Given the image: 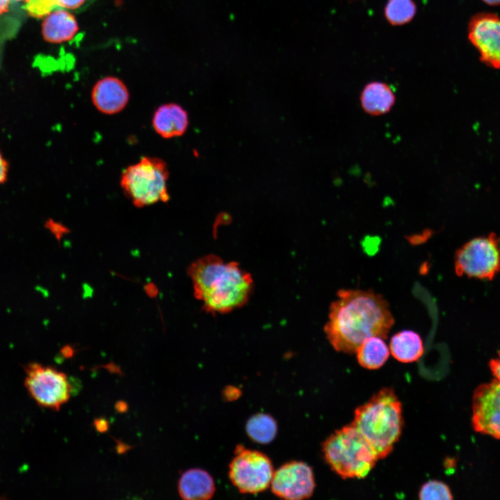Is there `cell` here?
Segmentation results:
<instances>
[{"label": "cell", "instance_id": "obj_19", "mask_svg": "<svg viewBox=\"0 0 500 500\" xmlns=\"http://www.w3.org/2000/svg\"><path fill=\"white\" fill-rule=\"evenodd\" d=\"M246 432L249 438L256 443L266 444L276 437L278 426L271 415L258 413L251 416L246 424Z\"/></svg>", "mask_w": 500, "mask_h": 500}, {"label": "cell", "instance_id": "obj_24", "mask_svg": "<svg viewBox=\"0 0 500 500\" xmlns=\"http://www.w3.org/2000/svg\"><path fill=\"white\" fill-rule=\"evenodd\" d=\"M8 163L0 151V184L6 182L8 178Z\"/></svg>", "mask_w": 500, "mask_h": 500}, {"label": "cell", "instance_id": "obj_20", "mask_svg": "<svg viewBox=\"0 0 500 500\" xmlns=\"http://www.w3.org/2000/svg\"><path fill=\"white\" fill-rule=\"evenodd\" d=\"M417 8L413 0H388L384 14L388 22L393 26L410 22L415 17Z\"/></svg>", "mask_w": 500, "mask_h": 500}, {"label": "cell", "instance_id": "obj_10", "mask_svg": "<svg viewBox=\"0 0 500 500\" xmlns=\"http://www.w3.org/2000/svg\"><path fill=\"white\" fill-rule=\"evenodd\" d=\"M468 39L487 66L500 69V17L481 12L473 16L468 24Z\"/></svg>", "mask_w": 500, "mask_h": 500}, {"label": "cell", "instance_id": "obj_27", "mask_svg": "<svg viewBox=\"0 0 500 500\" xmlns=\"http://www.w3.org/2000/svg\"><path fill=\"white\" fill-rule=\"evenodd\" d=\"M10 4V0H0V15L8 10Z\"/></svg>", "mask_w": 500, "mask_h": 500}, {"label": "cell", "instance_id": "obj_1", "mask_svg": "<svg viewBox=\"0 0 500 500\" xmlns=\"http://www.w3.org/2000/svg\"><path fill=\"white\" fill-rule=\"evenodd\" d=\"M337 297L329 307L328 320L324 327L335 350L354 353L372 337L387 338L394 319L382 295L372 290L341 289Z\"/></svg>", "mask_w": 500, "mask_h": 500}, {"label": "cell", "instance_id": "obj_17", "mask_svg": "<svg viewBox=\"0 0 500 500\" xmlns=\"http://www.w3.org/2000/svg\"><path fill=\"white\" fill-rule=\"evenodd\" d=\"M390 351L392 356L404 363L418 360L424 353V344L420 335L410 330L399 331L392 336Z\"/></svg>", "mask_w": 500, "mask_h": 500}, {"label": "cell", "instance_id": "obj_7", "mask_svg": "<svg viewBox=\"0 0 500 500\" xmlns=\"http://www.w3.org/2000/svg\"><path fill=\"white\" fill-rule=\"evenodd\" d=\"M274 472L273 465L267 455L238 445L229 464L228 476L240 492L256 494L270 486Z\"/></svg>", "mask_w": 500, "mask_h": 500}, {"label": "cell", "instance_id": "obj_6", "mask_svg": "<svg viewBox=\"0 0 500 500\" xmlns=\"http://www.w3.org/2000/svg\"><path fill=\"white\" fill-rule=\"evenodd\" d=\"M499 241L494 233L468 241L456 253V274L492 280L500 272Z\"/></svg>", "mask_w": 500, "mask_h": 500}, {"label": "cell", "instance_id": "obj_13", "mask_svg": "<svg viewBox=\"0 0 500 500\" xmlns=\"http://www.w3.org/2000/svg\"><path fill=\"white\" fill-rule=\"evenodd\" d=\"M189 124L187 112L179 105L167 103L159 106L152 118L156 132L163 138L182 135Z\"/></svg>", "mask_w": 500, "mask_h": 500}, {"label": "cell", "instance_id": "obj_21", "mask_svg": "<svg viewBox=\"0 0 500 500\" xmlns=\"http://www.w3.org/2000/svg\"><path fill=\"white\" fill-rule=\"evenodd\" d=\"M418 496L420 500H451L453 498L449 487L438 480H431L424 483Z\"/></svg>", "mask_w": 500, "mask_h": 500}, {"label": "cell", "instance_id": "obj_11", "mask_svg": "<svg viewBox=\"0 0 500 500\" xmlns=\"http://www.w3.org/2000/svg\"><path fill=\"white\" fill-rule=\"evenodd\" d=\"M472 426L475 431L500 439V381L480 385L472 397Z\"/></svg>", "mask_w": 500, "mask_h": 500}, {"label": "cell", "instance_id": "obj_23", "mask_svg": "<svg viewBox=\"0 0 500 500\" xmlns=\"http://www.w3.org/2000/svg\"><path fill=\"white\" fill-rule=\"evenodd\" d=\"M57 9H76L85 4L88 0H54Z\"/></svg>", "mask_w": 500, "mask_h": 500}, {"label": "cell", "instance_id": "obj_8", "mask_svg": "<svg viewBox=\"0 0 500 500\" xmlns=\"http://www.w3.org/2000/svg\"><path fill=\"white\" fill-rule=\"evenodd\" d=\"M24 385L38 406L53 410H59L72 394V387L66 374L37 362L25 367Z\"/></svg>", "mask_w": 500, "mask_h": 500}, {"label": "cell", "instance_id": "obj_16", "mask_svg": "<svg viewBox=\"0 0 500 500\" xmlns=\"http://www.w3.org/2000/svg\"><path fill=\"white\" fill-rule=\"evenodd\" d=\"M78 31L74 17L65 9L58 8L48 15L42 24L44 38L52 43H60L72 39Z\"/></svg>", "mask_w": 500, "mask_h": 500}, {"label": "cell", "instance_id": "obj_12", "mask_svg": "<svg viewBox=\"0 0 500 500\" xmlns=\"http://www.w3.org/2000/svg\"><path fill=\"white\" fill-rule=\"evenodd\" d=\"M91 97L94 106L99 111L106 115H114L126 107L129 94L126 86L121 80L115 77H106L95 84Z\"/></svg>", "mask_w": 500, "mask_h": 500}, {"label": "cell", "instance_id": "obj_22", "mask_svg": "<svg viewBox=\"0 0 500 500\" xmlns=\"http://www.w3.org/2000/svg\"><path fill=\"white\" fill-rule=\"evenodd\" d=\"M28 13L33 17H43L57 9L54 0H28L25 5Z\"/></svg>", "mask_w": 500, "mask_h": 500}, {"label": "cell", "instance_id": "obj_5", "mask_svg": "<svg viewBox=\"0 0 500 500\" xmlns=\"http://www.w3.org/2000/svg\"><path fill=\"white\" fill-rule=\"evenodd\" d=\"M168 178V168L164 160L145 156L123 171L120 185L133 204L141 208L169 199Z\"/></svg>", "mask_w": 500, "mask_h": 500}, {"label": "cell", "instance_id": "obj_9", "mask_svg": "<svg viewBox=\"0 0 500 500\" xmlns=\"http://www.w3.org/2000/svg\"><path fill=\"white\" fill-rule=\"evenodd\" d=\"M270 487L272 493L281 499H308L315 488L313 471L304 462H288L274 471Z\"/></svg>", "mask_w": 500, "mask_h": 500}, {"label": "cell", "instance_id": "obj_26", "mask_svg": "<svg viewBox=\"0 0 500 500\" xmlns=\"http://www.w3.org/2000/svg\"><path fill=\"white\" fill-rule=\"evenodd\" d=\"M96 428L99 432L106 431L108 429V422L103 419H98L94 422Z\"/></svg>", "mask_w": 500, "mask_h": 500}, {"label": "cell", "instance_id": "obj_2", "mask_svg": "<svg viewBox=\"0 0 500 500\" xmlns=\"http://www.w3.org/2000/svg\"><path fill=\"white\" fill-rule=\"evenodd\" d=\"M194 297L206 312L224 314L243 306L249 299L253 282L236 262L215 255L203 256L189 267Z\"/></svg>", "mask_w": 500, "mask_h": 500}, {"label": "cell", "instance_id": "obj_14", "mask_svg": "<svg viewBox=\"0 0 500 500\" xmlns=\"http://www.w3.org/2000/svg\"><path fill=\"white\" fill-rule=\"evenodd\" d=\"M180 497L185 500H208L215 491V482L206 471L194 468L182 474L178 483Z\"/></svg>", "mask_w": 500, "mask_h": 500}, {"label": "cell", "instance_id": "obj_15", "mask_svg": "<svg viewBox=\"0 0 500 500\" xmlns=\"http://www.w3.org/2000/svg\"><path fill=\"white\" fill-rule=\"evenodd\" d=\"M362 110L369 115L379 116L388 112L395 103V94L385 83L372 81L367 83L360 94Z\"/></svg>", "mask_w": 500, "mask_h": 500}, {"label": "cell", "instance_id": "obj_28", "mask_svg": "<svg viewBox=\"0 0 500 500\" xmlns=\"http://www.w3.org/2000/svg\"><path fill=\"white\" fill-rule=\"evenodd\" d=\"M483 2L490 6H499L500 5V0H482Z\"/></svg>", "mask_w": 500, "mask_h": 500}, {"label": "cell", "instance_id": "obj_4", "mask_svg": "<svg viewBox=\"0 0 500 500\" xmlns=\"http://www.w3.org/2000/svg\"><path fill=\"white\" fill-rule=\"evenodd\" d=\"M322 447L325 461L343 479L366 477L379 460L374 448L352 423L331 433Z\"/></svg>", "mask_w": 500, "mask_h": 500}, {"label": "cell", "instance_id": "obj_25", "mask_svg": "<svg viewBox=\"0 0 500 500\" xmlns=\"http://www.w3.org/2000/svg\"><path fill=\"white\" fill-rule=\"evenodd\" d=\"M498 358L492 359L490 362V369L496 378L497 380L500 381V351L498 353Z\"/></svg>", "mask_w": 500, "mask_h": 500}, {"label": "cell", "instance_id": "obj_3", "mask_svg": "<svg viewBox=\"0 0 500 500\" xmlns=\"http://www.w3.org/2000/svg\"><path fill=\"white\" fill-rule=\"evenodd\" d=\"M401 402L392 388L378 390L357 407L351 423L375 450L379 460L392 451L402 433Z\"/></svg>", "mask_w": 500, "mask_h": 500}, {"label": "cell", "instance_id": "obj_18", "mask_svg": "<svg viewBox=\"0 0 500 500\" xmlns=\"http://www.w3.org/2000/svg\"><path fill=\"white\" fill-rule=\"evenodd\" d=\"M355 353L360 366L367 369H377L386 362L390 349L383 338L375 336L365 340Z\"/></svg>", "mask_w": 500, "mask_h": 500}, {"label": "cell", "instance_id": "obj_29", "mask_svg": "<svg viewBox=\"0 0 500 500\" xmlns=\"http://www.w3.org/2000/svg\"><path fill=\"white\" fill-rule=\"evenodd\" d=\"M16 1H28V0H16Z\"/></svg>", "mask_w": 500, "mask_h": 500}]
</instances>
